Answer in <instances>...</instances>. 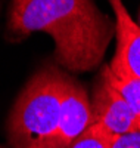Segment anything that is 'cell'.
I'll return each mask as SVG.
<instances>
[{
    "mask_svg": "<svg viewBox=\"0 0 140 148\" xmlns=\"http://www.w3.org/2000/svg\"><path fill=\"white\" fill-rule=\"evenodd\" d=\"M35 31L53 39L59 65L84 73L102 62L115 24L93 0H12L7 36L24 39Z\"/></svg>",
    "mask_w": 140,
    "mask_h": 148,
    "instance_id": "6da1fadb",
    "label": "cell"
},
{
    "mask_svg": "<svg viewBox=\"0 0 140 148\" xmlns=\"http://www.w3.org/2000/svg\"><path fill=\"white\" fill-rule=\"evenodd\" d=\"M71 79L55 67L39 70L24 86L7 119L14 148H39L58 126Z\"/></svg>",
    "mask_w": 140,
    "mask_h": 148,
    "instance_id": "7a4b0ae2",
    "label": "cell"
},
{
    "mask_svg": "<svg viewBox=\"0 0 140 148\" xmlns=\"http://www.w3.org/2000/svg\"><path fill=\"white\" fill-rule=\"evenodd\" d=\"M90 110L92 125L99 126L113 139L140 129L128 104L102 74L93 90Z\"/></svg>",
    "mask_w": 140,
    "mask_h": 148,
    "instance_id": "3957f363",
    "label": "cell"
},
{
    "mask_svg": "<svg viewBox=\"0 0 140 148\" xmlns=\"http://www.w3.org/2000/svg\"><path fill=\"white\" fill-rule=\"evenodd\" d=\"M92 125L88 96L81 84L71 79L63 96L62 111L55 132L39 148H69L71 144Z\"/></svg>",
    "mask_w": 140,
    "mask_h": 148,
    "instance_id": "277c9868",
    "label": "cell"
},
{
    "mask_svg": "<svg viewBox=\"0 0 140 148\" xmlns=\"http://www.w3.org/2000/svg\"><path fill=\"white\" fill-rule=\"evenodd\" d=\"M115 14L117 51L109 68L115 74L140 79V25L128 15L122 0H109Z\"/></svg>",
    "mask_w": 140,
    "mask_h": 148,
    "instance_id": "5b68a950",
    "label": "cell"
},
{
    "mask_svg": "<svg viewBox=\"0 0 140 148\" xmlns=\"http://www.w3.org/2000/svg\"><path fill=\"white\" fill-rule=\"evenodd\" d=\"M102 76L125 99V102L128 104L130 110L133 111V114L137 119V123L140 126V79L122 76V74H115L109 68V65H106L102 70Z\"/></svg>",
    "mask_w": 140,
    "mask_h": 148,
    "instance_id": "8992f818",
    "label": "cell"
},
{
    "mask_svg": "<svg viewBox=\"0 0 140 148\" xmlns=\"http://www.w3.org/2000/svg\"><path fill=\"white\" fill-rule=\"evenodd\" d=\"M112 142L113 138H111L106 132L96 125H90L69 148H112Z\"/></svg>",
    "mask_w": 140,
    "mask_h": 148,
    "instance_id": "52a82bcc",
    "label": "cell"
},
{
    "mask_svg": "<svg viewBox=\"0 0 140 148\" xmlns=\"http://www.w3.org/2000/svg\"><path fill=\"white\" fill-rule=\"evenodd\" d=\"M112 148H140V129L115 138Z\"/></svg>",
    "mask_w": 140,
    "mask_h": 148,
    "instance_id": "ba28073f",
    "label": "cell"
}]
</instances>
